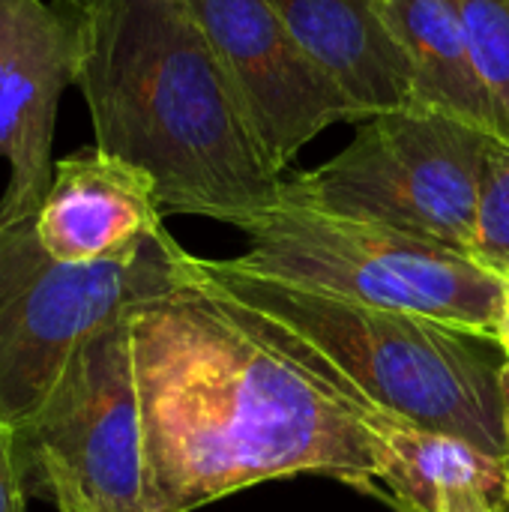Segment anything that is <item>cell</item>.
Wrapping results in <instances>:
<instances>
[{"label": "cell", "mask_w": 509, "mask_h": 512, "mask_svg": "<svg viewBox=\"0 0 509 512\" xmlns=\"http://www.w3.org/2000/svg\"><path fill=\"white\" fill-rule=\"evenodd\" d=\"M147 510L204 504L294 474L372 492L375 408L327 357L195 282L129 312Z\"/></svg>", "instance_id": "6da1fadb"}, {"label": "cell", "mask_w": 509, "mask_h": 512, "mask_svg": "<svg viewBox=\"0 0 509 512\" xmlns=\"http://www.w3.org/2000/svg\"><path fill=\"white\" fill-rule=\"evenodd\" d=\"M78 90L96 147L141 168L162 216L225 225L276 204L282 180L186 0H96Z\"/></svg>", "instance_id": "7a4b0ae2"}, {"label": "cell", "mask_w": 509, "mask_h": 512, "mask_svg": "<svg viewBox=\"0 0 509 512\" xmlns=\"http://www.w3.org/2000/svg\"><path fill=\"white\" fill-rule=\"evenodd\" d=\"M198 279L303 339L375 408L509 456L507 357L498 342L426 315L252 273L234 258H198Z\"/></svg>", "instance_id": "3957f363"}, {"label": "cell", "mask_w": 509, "mask_h": 512, "mask_svg": "<svg viewBox=\"0 0 509 512\" xmlns=\"http://www.w3.org/2000/svg\"><path fill=\"white\" fill-rule=\"evenodd\" d=\"M195 276L198 258L168 228L120 255L63 264L42 249L36 216L0 222V423L24 426L87 339Z\"/></svg>", "instance_id": "277c9868"}, {"label": "cell", "mask_w": 509, "mask_h": 512, "mask_svg": "<svg viewBox=\"0 0 509 512\" xmlns=\"http://www.w3.org/2000/svg\"><path fill=\"white\" fill-rule=\"evenodd\" d=\"M234 228L249 240L234 261L252 273L378 309L426 315L495 342L504 279L465 252L288 198Z\"/></svg>", "instance_id": "5b68a950"}, {"label": "cell", "mask_w": 509, "mask_h": 512, "mask_svg": "<svg viewBox=\"0 0 509 512\" xmlns=\"http://www.w3.org/2000/svg\"><path fill=\"white\" fill-rule=\"evenodd\" d=\"M489 132L429 108L360 123L351 144L282 180V198L471 252Z\"/></svg>", "instance_id": "8992f818"}, {"label": "cell", "mask_w": 509, "mask_h": 512, "mask_svg": "<svg viewBox=\"0 0 509 512\" xmlns=\"http://www.w3.org/2000/svg\"><path fill=\"white\" fill-rule=\"evenodd\" d=\"M9 435L27 498L57 512H150L129 315L87 339Z\"/></svg>", "instance_id": "52a82bcc"}, {"label": "cell", "mask_w": 509, "mask_h": 512, "mask_svg": "<svg viewBox=\"0 0 509 512\" xmlns=\"http://www.w3.org/2000/svg\"><path fill=\"white\" fill-rule=\"evenodd\" d=\"M186 3L279 174H285L297 153L327 126L369 120L303 51L270 0Z\"/></svg>", "instance_id": "ba28073f"}, {"label": "cell", "mask_w": 509, "mask_h": 512, "mask_svg": "<svg viewBox=\"0 0 509 512\" xmlns=\"http://www.w3.org/2000/svg\"><path fill=\"white\" fill-rule=\"evenodd\" d=\"M81 69V15L42 0H0V222L36 216L54 177L57 102Z\"/></svg>", "instance_id": "9c48e42d"}, {"label": "cell", "mask_w": 509, "mask_h": 512, "mask_svg": "<svg viewBox=\"0 0 509 512\" xmlns=\"http://www.w3.org/2000/svg\"><path fill=\"white\" fill-rule=\"evenodd\" d=\"M162 225L153 180L96 144L54 162L51 189L36 213L42 249L63 264L120 255Z\"/></svg>", "instance_id": "30bf717a"}, {"label": "cell", "mask_w": 509, "mask_h": 512, "mask_svg": "<svg viewBox=\"0 0 509 512\" xmlns=\"http://www.w3.org/2000/svg\"><path fill=\"white\" fill-rule=\"evenodd\" d=\"M270 6L366 117L411 105V66L378 0H270Z\"/></svg>", "instance_id": "8fae6325"}, {"label": "cell", "mask_w": 509, "mask_h": 512, "mask_svg": "<svg viewBox=\"0 0 509 512\" xmlns=\"http://www.w3.org/2000/svg\"><path fill=\"white\" fill-rule=\"evenodd\" d=\"M411 66V105L450 114L495 138L498 114L480 75L459 0H378Z\"/></svg>", "instance_id": "7c38bea8"}, {"label": "cell", "mask_w": 509, "mask_h": 512, "mask_svg": "<svg viewBox=\"0 0 509 512\" xmlns=\"http://www.w3.org/2000/svg\"><path fill=\"white\" fill-rule=\"evenodd\" d=\"M378 444L381 483L402 512H441L453 492H477L501 504L507 483V459L477 444L417 426L399 414L378 411L372 417Z\"/></svg>", "instance_id": "4fadbf2b"}, {"label": "cell", "mask_w": 509, "mask_h": 512, "mask_svg": "<svg viewBox=\"0 0 509 512\" xmlns=\"http://www.w3.org/2000/svg\"><path fill=\"white\" fill-rule=\"evenodd\" d=\"M468 255L501 279L509 276V141L495 135L489 138L483 159L474 243Z\"/></svg>", "instance_id": "5bb4252c"}, {"label": "cell", "mask_w": 509, "mask_h": 512, "mask_svg": "<svg viewBox=\"0 0 509 512\" xmlns=\"http://www.w3.org/2000/svg\"><path fill=\"white\" fill-rule=\"evenodd\" d=\"M459 6L498 114V132L509 141V0H459Z\"/></svg>", "instance_id": "9a60e30c"}, {"label": "cell", "mask_w": 509, "mask_h": 512, "mask_svg": "<svg viewBox=\"0 0 509 512\" xmlns=\"http://www.w3.org/2000/svg\"><path fill=\"white\" fill-rule=\"evenodd\" d=\"M24 486L12 456V435L0 423V512H24Z\"/></svg>", "instance_id": "2e32d148"}, {"label": "cell", "mask_w": 509, "mask_h": 512, "mask_svg": "<svg viewBox=\"0 0 509 512\" xmlns=\"http://www.w3.org/2000/svg\"><path fill=\"white\" fill-rule=\"evenodd\" d=\"M441 512H498V504H492L486 495L477 492H453L444 498Z\"/></svg>", "instance_id": "e0dca14e"}, {"label": "cell", "mask_w": 509, "mask_h": 512, "mask_svg": "<svg viewBox=\"0 0 509 512\" xmlns=\"http://www.w3.org/2000/svg\"><path fill=\"white\" fill-rule=\"evenodd\" d=\"M495 342L509 360V276H504V297L498 309V324H495Z\"/></svg>", "instance_id": "ac0fdd59"}, {"label": "cell", "mask_w": 509, "mask_h": 512, "mask_svg": "<svg viewBox=\"0 0 509 512\" xmlns=\"http://www.w3.org/2000/svg\"><path fill=\"white\" fill-rule=\"evenodd\" d=\"M93 3H96V0H54V6H60V9H66V12H72V15H84Z\"/></svg>", "instance_id": "d6986e66"}, {"label": "cell", "mask_w": 509, "mask_h": 512, "mask_svg": "<svg viewBox=\"0 0 509 512\" xmlns=\"http://www.w3.org/2000/svg\"><path fill=\"white\" fill-rule=\"evenodd\" d=\"M501 504H509V456H507V483H504V498H501Z\"/></svg>", "instance_id": "ffe728a7"}, {"label": "cell", "mask_w": 509, "mask_h": 512, "mask_svg": "<svg viewBox=\"0 0 509 512\" xmlns=\"http://www.w3.org/2000/svg\"><path fill=\"white\" fill-rule=\"evenodd\" d=\"M504 393H507V408H509V360L504 366Z\"/></svg>", "instance_id": "44dd1931"}, {"label": "cell", "mask_w": 509, "mask_h": 512, "mask_svg": "<svg viewBox=\"0 0 509 512\" xmlns=\"http://www.w3.org/2000/svg\"><path fill=\"white\" fill-rule=\"evenodd\" d=\"M498 512H509V504H498Z\"/></svg>", "instance_id": "7402d4cb"}, {"label": "cell", "mask_w": 509, "mask_h": 512, "mask_svg": "<svg viewBox=\"0 0 509 512\" xmlns=\"http://www.w3.org/2000/svg\"><path fill=\"white\" fill-rule=\"evenodd\" d=\"M507 438H509V408H507Z\"/></svg>", "instance_id": "603a6c76"}]
</instances>
